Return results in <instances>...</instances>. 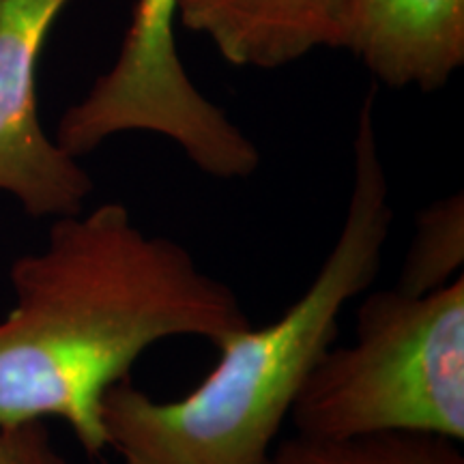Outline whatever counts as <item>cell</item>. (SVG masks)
I'll list each match as a JSON object with an SVG mask.
<instances>
[{
  "label": "cell",
  "mask_w": 464,
  "mask_h": 464,
  "mask_svg": "<svg viewBox=\"0 0 464 464\" xmlns=\"http://www.w3.org/2000/svg\"><path fill=\"white\" fill-rule=\"evenodd\" d=\"M271 464H464V454L460 440L420 430H382L342 439L295 434L276 443Z\"/></svg>",
  "instance_id": "cell-8"
},
{
  "label": "cell",
  "mask_w": 464,
  "mask_h": 464,
  "mask_svg": "<svg viewBox=\"0 0 464 464\" xmlns=\"http://www.w3.org/2000/svg\"><path fill=\"white\" fill-rule=\"evenodd\" d=\"M464 196L451 194L417 213L415 235L402 260L396 290L426 295L462 276Z\"/></svg>",
  "instance_id": "cell-9"
},
{
  "label": "cell",
  "mask_w": 464,
  "mask_h": 464,
  "mask_svg": "<svg viewBox=\"0 0 464 464\" xmlns=\"http://www.w3.org/2000/svg\"><path fill=\"white\" fill-rule=\"evenodd\" d=\"M392 89H443L464 65V0H348L342 45Z\"/></svg>",
  "instance_id": "cell-6"
},
{
  "label": "cell",
  "mask_w": 464,
  "mask_h": 464,
  "mask_svg": "<svg viewBox=\"0 0 464 464\" xmlns=\"http://www.w3.org/2000/svg\"><path fill=\"white\" fill-rule=\"evenodd\" d=\"M0 464H69L52 445L44 421L0 428Z\"/></svg>",
  "instance_id": "cell-10"
},
{
  "label": "cell",
  "mask_w": 464,
  "mask_h": 464,
  "mask_svg": "<svg viewBox=\"0 0 464 464\" xmlns=\"http://www.w3.org/2000/svg\"><path fill=\"white\" fill-rule=\"evenodd\" d=\"M15 305L0 321V428L63 420L100 458L102 400L168 338L218 346L252 324L239 295L183 243L147 235L121 202L56 218L42 252L11 266Z\"/></svg>",
  "instance_id": "cell-1"
},
{
  "label": "cell",
  "mask_w": 464,
  "mask_h": 464,
  "mask_svg": "<svg viewBox=\"0 0 464 464\" xmlns=\"http://www.w3.org/2000/svg\"><path fill=\"white\" fill-rule=\"evenodd\" d=\"M69 3L0 0V191L31 218L75 216L95 188L39 119V58Z\"/></svg>",
  "instance_id": "cell-5"
},
{
  "label": "cell",
  "mask_w": 464,
  "mask_h": 464,
  "mask_svg": "<svg viewBox=\"0 0 464 464\" xmlns=\"http://www.w3.org/2000/svg\"><path fill=\"white\" fill-rule=\"evenodd\" d=\"M348 0H179V26L237 67L277 69L340 48Z\"/></svg>",
  "instance_id": "cell-7"
},
{
  "label": "cell",
  "mask_w": 464,
  "mask_h": 464,
  "mask_svg": "<svg viewBox=\"0 0 464 464\" xmlns=\"http://www.w3.org/2000/svg\"><path fill=\"white\" fill-rule=\"evenodd\" d=\"M179 0H136L114 65L65 110L54 140L75 160L127 131L164 136L213 179H247L260 150L222 108L202 95L177 48Z\"/></svg>",
  "instance_id": "cell-4"
},
{
  "label": "cell",
  "mask_w": 464,
  "mask_h": 464,
  "mask_svg": "<svg viewBox=\"0 0 464 464\" xmlns=\"http://www.w3.org/2000/svg\"><path fill=\"white\" fill-rule=\"evenodd\" d=\"M288 420L304 437L420 430L462 443L464 277L426 295H365L355 342L323 353Z\"/></svg>",
  "instance_id": "cell-3"
},
{
  "label": "cell",
  "mask_w": 464,
  "mask_h": 464,
  "mask_svg": "<svg viewBox=\"0 0 464 464\" xmlns=\"http://www.w3.org/2000/svg\"><path fill=\"white\" fill-rule=\"evenodd\" d=\"M376 89L359 110L344 222L314 280L277 321L228 335L189 393L155 400L130 379L102 400L121 464H271L276 440L314 363L338 338L353 299L372 286L393 222L374 127Z\"/></svg>",
  "instance_id": "cell-2"
}]
</instances>
